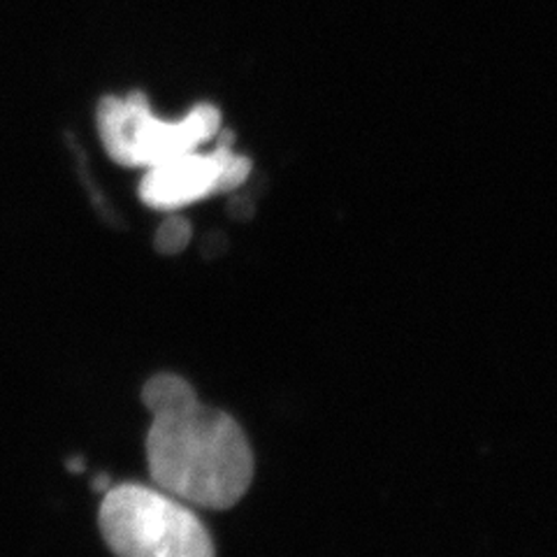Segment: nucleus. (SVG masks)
Listing matches in <instances>:
<instances>
[{"label": "nucleus", "instance_id": "nucleus-1", "mask_svg": "<svg viewBox=\"0 0 557 557\" xmlns=\"http://www.w3.org/2000/svg\"><path fill=\"white\" fill-rule=\"evenodd\" d=\"M143 403L149 474L168 495L205 509H231L253 481V453L233 416L202 405L174 374L147 381Z\"/></svg>", "mask_w": 557, "mask_h": 557}, {"label": "nucleus", "instance_id": "nucleus-7", "mask_svg": "<svg viewBox=\"0 0 557 557\" xmlns=\"http://www.w3.org/2000/svg\"><path fill=\"white\" fill-rule=\"evenodd\" d=\"M67 469H70V472H84V460L82 458H73V460H67Z\"/></svg>", "mask_w": 557, "mask_h": 557}, {"label": "nucleus", "instance_id": "nucleus-2", "mask_svg": "<svg viewBox=\"0 0 557 557\" xmlns=\"http://www.w3.org/2000/svg\"><path fill=\"white\" fill-rule=\"evenodd\" d=\"M98 522L116 557H216L200 518L161 487L110 485Z\"/></svg>", "mask_w": 557, "mask_h": 557}, {"label": "nucleus", "instance_id": "nucleus-3", "mask_svg": "<svg viewBox=\"0 0 557 557\" xmlns=\"http://www.w3.org/2000/svg\"><path fill=\"white\" fill-rule=\"evenodd\" d=\"M102 147L124 168H153L177 156L198 151L221 128V112L214 104H196L180 121L153 116L145 94L102 98L96 112Z\"/></svg>", "mask_w": 557, "mask_h": 557}, {"label": "nucleus", "instance_id": "nucleus-6", "mask_svg": "<svg viewBox=\"0 0 557 557\" xmlns=\"http://www.w3.org/2000/svg\"><path fill=\"white\" fill-rule=\"evenodd\" d=\"M110 485H112V483H110V476H108V474H100V476L94 481V487H96V491H100V493L108 491Z\"/></svg>", "mask_w": 557, "mask_h": 557}, {"label": "nucleus", "instance_id": "nucleus-4", "mask_svg": "<svg viewBox=\"0 0 557 557\" xmlns=\"http://www.w3.org/2000/svg\"><path fill=\"white\" fill-rule=\"evenodd\" d=\"M251 161L237 156L228 139L214 151H190L161 165L147 168L139 182V198L151 209L174 212L216 194H231L249 180Z\"/></svg>", "mask_w": 557, "mask_h": 557}, {"label": "nucleus", "instance_id": "nucleus-5", "mask_svg": "<svg viewBox=\"0 0 557 557\" xmlns=\"http://www.w3.org/2000/svg\"><path fill=\"white\" fill-rule=\"evenodd\" d=\"M188 242H190V223L182 216H172L161 225L159 233H156L153 247L163 256H174V253H182L188 247Z\"/></svg>", "mask_w": 557, "mask_h": 557}]
</instances>
